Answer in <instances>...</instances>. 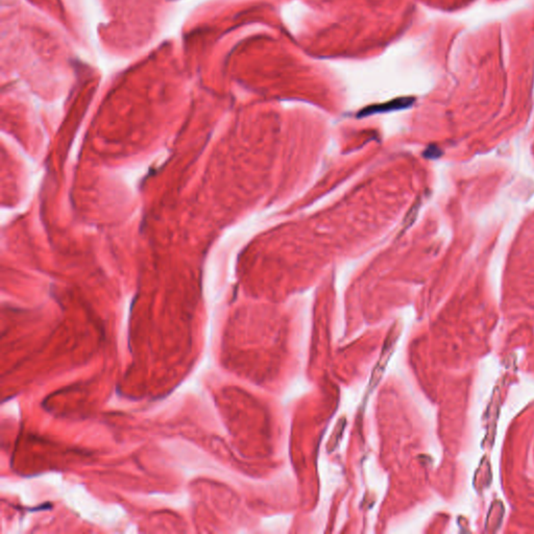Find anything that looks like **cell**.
<instances>
[{
  "label": "cell",
  "instance_id": "cell-1",
  "mask_svg": "<svg viewBox=\"0 0 534 534\" xmlns=\"http://www.w3.org/2000/svg\"><path fill=\"white\" fill-rule=\"evenodd\" d=\"M413 102H414V98H412V97L397 98V99H393L391 101H388V102H385L382 104L367 106V108L360 111L358 116H367V115L376 114V113H385V112H390V111H395V110H402V109L409 108Z\"/></svg>",
  "mask_w": 534,
  "mask_h": 534
}]
</instances>
